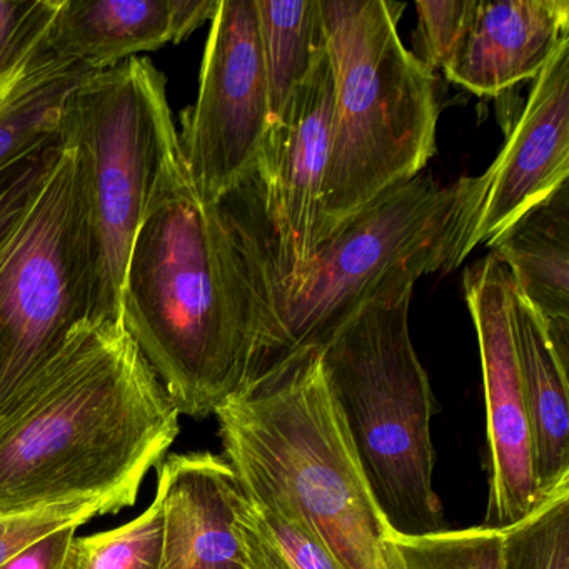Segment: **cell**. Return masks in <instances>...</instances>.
I'll return each mask as SVG.
<instances>
[{"label": "cell", "instance_id": "obj_18", "mask_svg": "<svg viewBox=\"0 0 569 569\" xmlns=\"http://www.w3.org/2000/svg\"><path fill=\"white\" fill-rule=\"evenodd\" d=\"M92 74L86 66L56 54L48 41L0 78V162L61 136L69 98Z\"/></svg>", "mask_w": 569, "mask_h": 569}, {"label": "cell", "instance_id": "obj_22", "mask_svg": "<svg viewBox=\"0 0 569 569\" xmlns=\"http://www.w3.org/2000/svg\"><path fill=\"white\" fill-rule=\"evenodd\" d=\"M402 569H505V529L472 526L421 536L391 532Z\"/></svg>", "mask_w": 569, "mask_h": 569}, {"label": "cell", "instance_id": "obj_4", "mask_svg": "<svg viewBox=\"0 0 569 569\" xmlns=\"http://www.w3.org/2000/svg\"><path fill=\"white\" fill-rule=\"evenodd\" d=\"M485 192V174L442 186L421 172L332 232L292 281L272 284L249 269L258 332L241 392L318 351L398 272L458 269Z\"/></svg>", "mask_w": 569, "mask_h": 569}, {"label": "cell", "instance_id": "obj_10", "mask_svg": "<svg viewBox=\"0 0 569 569\" xmlns=\"http://www.w3.org/2000/svg\"><path fill=\"white\" fill-rule=\"evenodd\" d=\"M335 76L326 51L296 89L282 114L269 126L252 179L261 182L268 232L258 241L234 214L249 269L272 284L292 281L318 251L322 192L332 142Z\"/></svg>", "mask_w": 569, "mask_h": 569}, {"label": "cell", "instance_id": "obj_19", "mask_svg": "<svg viewBox=\"0 0 569 569\" xmlns=\"http://www.w3.org/2000/svg\"><path fill=\"white\" fill-rule=\"evenodd\" d=\"M271 124L328 51L319 0H256Z\"/></svg>", "mask_w": 569, "mask_h": 569}, {"label": "cell", "instance_id": "obj_9", "mask_svg": "<svg viewBox=\"0 0 569 569\" xmlns=\"http://www.w3.org/2000/svg\"><path fill=\"white\" fill-rule=\"evenodd\" d=\"M181 124L182 156L202 201L219 204L254 176L271 126L256 0H219L198 99Z\"/></svg>", "mask_w": 569, "mask_h": 569}, {"label": "cell", "instance_id": "obj_24", "mask_svg": "<svg viewBox=\"0 0 569 569\" xmlns=\"http://www.w3.org/2000/svg\"><path fill=\"white\" fill-rule=\"evenodd\" d=\"M66 146V136L39 142L21 154L0 162V242L41 191Z\"/></svg>", "mask_w": 569, "mask_h": 569}, {"label": "cell", "instance_id": "obj_13", "mask_svg": "<svg viewBox=\"0 0 569 569\" xmlns=\"http://www.w3.org/2000/svg\"><path fill=\"white\" fill-rule=\"evenodd\" d=\"M568 41V0H472L458 48L442 72L472 94L496 98L538 78Z\"/></svg>", "mask_w": 569, "mask_h": 569}, {"label": "cell", "instance_id": "obj_11", "mask_svg": "<svg viewBox=\"0 0 569 569\" xmlns=\"http://www.w3.org/2000/svg\"><path fill=\"white\" fill-rule=\"evenodd\" d=\"M462 286L485 385L491 461L485 525L505 529L539 505L531 426L512 339L511 276L488 254L466 269Z\"/></svg>", "mask_w": 569, "mask_h": 569}, {"label": "cell", "instance_id": "obj_16", "mask_svg": "<svg viewBox=\"0 0 569 569\" xmlns=\"http://www.w3.org/2000/svg\"><path fill=\"white\" fill-rule=\"evenodd\" d=\"M516 291L545 319L556 351L569 362L568 182L526 211L489 244Z\"/></svg>", "mask_w": 569, "mask_h": 569}, {"label": "cell", "instance_id": "obj_14", "mask_svg": "<svg viewBox=\"0 0 569 569\" xmlns=\"http://www.w3.org/2000/svg\"><path fill=\"white\" fill-rule=\"evenodd\" d=\"M164 501V551L159 569H246L234 531L239 485L222 456H166L158 466Z\"/></svg>", "mask_w": 569, "mask_h": 569}, {"label": "cell", "instance_id": "obj_25", "mask_svg": "<svg viewBox=\"0 0 569 569\" xmlns=\"http://www.w3.org/2000/svg\"><path fill=\"white\" fill-rule=\"evenodd\" d=\"M61 0H0V78L48 42Z\"/></svg>", "mask_w": 569, "mask_h": 569}, {"label": "cell", "instance_id": "obj_5", "mask_svg": "<svg viewBox=\"0 0 569 569\" xmlns=\"http://www.w3.org/2000/svg\"><path fill=\"white\" fill-rule=\"evenodd\" d=\"M418 278V271L392 276L316 351L369 491L401 536L446 528L432 485L438 406L409 332Z\"/></svg>", "mask_w": 569, "mask_h": 569}, {"label": "cell", "instance_id": "obj_21", "mask_svg": "<svg viewBox=\"0 0 569 569\" xmlns=\"http://www.w3.org/2000/svg\"><path fill=\"white\" fill-rule=\"evenodd\" d=\"M164 551V501L156 488L152 505L121 528L74 538L68 569H159Z\"/></svg>", "mask_w": 569, "mask_h": 569}, {"label": "cell", "instance_id": "obj_2", "mask_svg": "<svg viewBox=\"0 0 569 569\" xmlns=\"http://www.w3.org/2000/svg\"><path fill=\"white\" fill-rule=\"evenodd\" d=\"M121 322L179 415L208 418L244 388L258 316L248 259L184 156L159 179L126 264Z\"/></svg>", "mask_w": 569, "mask_h": 569}, {"label": "cell", "instance_id": "obj_20", "mask_svg": "<svg viewBox=\"0 0 569 569\" xmlns=\"http://www.w3.org/2000/svg\"><path fill=\"white\" fill-rule=\"evenodd\" d=\"M234 531L246 569H345L296 519L249 498L239 488Z\"/></svg>", "mask_w": 569, "mask_h": 569}, {"label": "cell", "instance_id": "obj_8", "mask_svg": "<svg viewBox=\"0 0 569 569\" xmlns=\"http://www.w3.org/2000/svg\"><path fill=\"white\" fill-rule=\"evenodd\" d=\"M94 282L84 172L66 136L41 191L0 242V418L71 332L92 321Z\"/></svg>", "mask_w": 569, "mask_h": 569}, {"label": "cell", "instance_id": "obj_6", "mask_svg": "<svg viewBox=\"0 0 569 569\" xmlns=\"http://www.w3.org/2000/svg\"><path fill=\"white\" fill-rule=\"evenodd\" d=\"M335 76L332 142L318 248L376 199L425 171L436 152L432 72L402 46V4L319 0Z\"/></svg>", "mask_w": 569, "mask_h": 569}, {"label": "cell", "instance_id": "obj_23", "mask_svg": "<svg viewBox=\"0 0 569 569\" xmlns=\"http://www.w3.org/2000/svg\"><path fill=\"white\" fill-rule=\"evenodd\" d=\"M505 569H569V486L505 528Z\"/></svg>", "mask_w": 569, "mask_h": 569}, {"label": "cell", "instance_id": "obj_17", "mask_svg": "<svg viewBox=\"0 0 569 569\" xmlns=\"http://www.w3.org/2000/svg\"><path fill=\"white\" fill-rule=\"evenodd\" d=\"M511 319L541 502L569 486L568 361L556 351L545 319L516 291L512 281Z\"/></svg>", "mask_w": 569, "mask_h": 569}, {"label": "cell", "instance_id": "obj_7", "mask_svg": "<svg viewBox=\"0 0 569 569\" xmlns=\"http://www.w3.org/2000/svg\"><path fill=\"white\" fill-rule=\"evenodd\" d=\"M64 132L84 172L96 269L92 321H121L132 241L159 179L182 152L166 76L148 58L89 76L69 98Z\"/></svg>", "mask_w": 569, "mask_h": 569}, {"label": "cell", "instance_id": "obj_28", "mask_svg": "<svg viewBox=\"0 0 569 569\" xmlns=\"http://www.w3.org/2000/svg\"><path fill=\"white\" fill-rule=\"evenodd\" d=\"M78 526L59 529L9 559L0 569H68Z\"/></svg>", "mask_w": 569, "mask_h": 569}, {"label": "cell", "instance_id": "obj_1", "mask_svg": "<svg viewBox=\"0 0 569 569\" xmlns=\"http://www.w3.org/2000/svg\"><path fill=\"white\" fill-rule=\"evenodd\" d=\"M121 321H86L0 418V515L138 501L181 431Z\"/></svg>", "mask_w": 569, "mask_h": 569}, {"label": "cell", "instance_id": "obj_26", "mask_svg": "<svg viewBox=\"0 0 569 569\" xmlns=\"http://www.w3.org/2000/svg\"><path fill=\"white\" fill-rule=\"evenodd\" d=\"M472 0H419L416 58L429 71H445L451 61L471 12Z\"/></svg>", "mask_w": 569, "mask_h": 569}, {"label": "cell", "instance_id": "obj_12", "mask_svg": "<svg viewBox=\"0 0 569 569\" xmlns=\"http://www.w3.org/2000/svg\"><path fill=\"white\" fill-rule=\"evenodd\" d=\"M569 176V41L539 72L521 116L491 168L486 192L462 246L491 244L526 211L558 191Z\"/></svg>", "mask_w": 569, "mask_h": 569}, {"label": "cell", "instance_id": "obj_3", "mask_svg": "<svg viewBox=\"0 0 569 569\" xmlns=\"http://www.w3.org/2000/svg\"><path fill=\"white\" fill-rule=\"evenodd\" d=\"M224 459L249 498L305 526L345 569H402L318 352L296 359L214 412Z\"/></svg>", "mask_w": 569, "mask_h": 569}, {"label": "cell", "instance_id": "obj_15", "mask_svg": "<svg viewBox=\"0 0 569 569\" xmlns=\"http://www.w3.org/2000/svg\"><path fill=\"white\" fill-rule=\"evenodd\" d=\"M219 0H61L49 31L52 51L102 72L179 44L218 11Z\"/></svg>", "mask_w": 569, "mask_h": 569}, {"label": "cell", "instance_id": "obj_27", "mask_svg": "<svg viewBox=\"0 0 569 569\" xmlns=\"http://www.w3.org/2000/svg\"><path fill=\"white\" fill-rule=\"evenodd\" d=\"M104 515L108 511L101 505L52 506L38 511L0 515V566L59 529L81 528Z\"/></svg>", "mask_w": 569, "mask_h": 569}]
</instances>
